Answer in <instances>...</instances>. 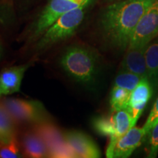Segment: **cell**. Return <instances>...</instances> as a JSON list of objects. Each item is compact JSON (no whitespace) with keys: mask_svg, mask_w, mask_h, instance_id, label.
<instances>
[{"mask_svg":"<svg viewBox=\"0 0 158 158\" xmlns=\"http://www.w3.org/2000/svg\"><path fill=\"white\" fill-rule=\"evenodd\" d=\"M155 0H119L105 8L100 19L102 38L114 48L129 46L134 29Z\"/></svg>","mask_w":158,"mask_h":158,"instance_id":"1","label":"cell"},{"mask_svg":"<svg viewBox=\"0 0 158 158\" xmlns=\"http://www.w3.org/2000/svg\"><path fill=\"white\" fill-rule=\"evenodd\" d=\"M59 64L70 78L84 86H92L98 78L100 70L98 53L81 44L71 45L64 49Z\"/></svg>","mask_w":158,"mask_h":158,"instance_id":"2","label":"cell"},{"mask_svg":"<svg viewBox=\"0 0 158 158\" xmlns=\"http://www.w3.org/2000/svg\"><path fill=\"white\" fill-rule=\"evenodd\" d=\"M89 5L77 7L58 18L34 43L35 52H44L73 35L84 21Z\"/></svg>","mask_w":158,"mask_h":158,"instance_id":"3","label":"cell"},{"mask_svg":"<svg viewBox=\"0 0 158 158\" xmlns=\"http://www.w3.org/2000/svg\"><path fill=\"white\" fill-rule=\"evenodd\" d=\"M16 124H33L51 121L50 114L42 102L18 98H5L1 100Z\"/></svg>","mask_w":158,"mask_h":158,"instance_id":"4","label":"cell"},{"mask_svg":"<svg viewBox=\"0 0 158 158\" xmlns=\"http://www.w3.org/2000/svg\"><path fill=\"white\" fill-rule=\"evenodd\" d=\"M92 2V0H50L31 26L29 40L35 42L61 15L77 7L90 5Z\"/></svg>","mask_w":158,"mask_h":158,"instance_id":"5","label":"cell"},{"mask_svg":"<svg viewBox=\"0 0 158 158\" xmlns=\"http://www.w3.org/2000/svg\"><path fill=\"white\" fill-rule=\"evenodd\" d=\"M158 35V0L142 15L132 34L128 48H143Z\"/></svg>","mask_w":158,"mask_h":158,"instance_id":"6","label":"cell"},{"mask_svg":"<svg viewBox=\"0 0 158 158\" xmlns=\"http://www.w3.org/2000/svg\"><path fill=\"white\" fill-rule=\"evenodd\" d=\"M147 135L143 127H133L129 131L116 141L110 150L106 151V157L109 158H127L144 141Z\"/></svg>","mask_w":158,"mask_h":158,"instance_id":"7","label":"cell"},{"mask_svg":"<svg viewBox=\"0 0 158 158\" xmlns=\"http://www.w3.org/2000/svg\"><path fill=\"white\" fill-rule=\"evenodd\" d=\"M65 141L72 148L77 157L98 158L100 151L92 138L87 134L78 130L64 133Z\"/></svg>","mask_w":158,"mask_h":158,"instance_id":"8","label":"cell"},{"mask_svg":"<svg viewBox=\"0 0 158 158\" xmlns=\"http://www.w3.org/2000/svg\"><path fill=\"white\" fill-rule=\"evenodd\" d=\"M152 94V86L147 78H143L131 92L127 109L136 124Z\"/></svg>","mask_w":158,"mask_h":158,"instance_id":"9","label":"cell"},{"mask_svg":"<svg viewBox=\"0 0 158 158\" xmlns=\"http://www.w3.org/2000/svg\"><path fill=\"white\" fill-rule=\"evenodd\" d=\"M29 64L13 66L4 69L0 73V91L5 95L20 91L21 83Z\"/></svg>","mask_w":158,"mask_h":158,"instance_id":"10","label":"cell"},{"mask_svg":"<svg viewBox=\"0 0 158 158\" xmlns=\"http://www.w3.org/2000/svg\"><path fill=\"white\" fill-rule=\"evenodd\" d=\"M21 151L27 157H48V148L40 135L32 128L27 130L21 137Z\"/></svg>","mask_w":158,"mask_h":158,"instance_id":"11","label":"cell"},{"mask_svg":"<svg viewBox=\"0 0 158 158\" xmlns=\"http://www.w3.org/2000/svg\"><path fill=\"white\" fill-rule=\"evenodd\" d=\"M31 126V128L34 129L44 141L48 148V157L52 152L67 143L64 139V133L54 124L52 120L43 122Z\"/></svg>","mask_w":158,"mask_h":158,"instance_id":"12","label":"cell"},{"mask_svg":"<svg viewBox=\"0 0 158 158\" xmlns=\"http://www.w3.org/2000/svg\"><path fill=\"white\" fill-rule=\"evenodd\" d=\"M146 47L127 48L122 62V70L133 73L143 78H147L145 59Z\"/></svg>","mask_w":158,"mask_h":158,"instance_id":"13","label":"cell"},{"mask_svg":"<svg viewBox=\"0 0 158 158\" xmlns=\"http://www.w3.org/2000/svg\"><path fill=\"white\" fill-rule=\"evenodd\" d=\"M92 127L97 133L110 138L107 150H110L118 139L117 126L114 113L108 116H97L92 120Z\"/></svg>","mask_w":158,"mask_h":158,"instance_id":"14","label":"cell"},{"mask_svg":"<svg viewBox=\"0 0 158 158\" xmlns=\"http://www.w3.org/2000/svg\"><path fill=\"white\" fill-rule=\"evenodd\" d=\"M147 78L152 86L158 88V37L151 41L145 50Z\"/></svg>","mask_w":158,"mask_h":158,"instance_id":"15","label":"cell"},{"mask_svg":"<svg viewBox=\"0 0 158 158\" xmlns=\"http://www.w3.org/2000/svg\"><path fill=\"white\" fill-rule=\"evenodd\" d=\"M16 124L0 101V143L10 142L16 137Z\"/></svg>","mask_w":158,"mask_h":158,"instance_id":"16","label":"cell"},{"mask_svg":"<svg viewBox=\"0 0 158 158\" xmlns=\"http://www.w3.org/2000/svg\"><path fill=\"white\" fill-rule=\"evenodd\" d=\"M131 92L125 89L114 86L110 92V106L112 111L127 109Z\"/></svg>","mask_w":158,"mask_h":158,"instance_id":"17","label":"cell"},{"mask_svg":"<svg viewBox=\"0 0 158 158\" xmlns=\"http://www.w3.org/2000/svg\"><path fill=\"white\" fill-rule=\"evenodd\" d=\"M143 79L141 76L127 70H122L114 80V86L132 92Z\"/></svg>","mask_w":158,"mask_h":158,"instance_id":"18","label":"cell"},{"mask_svg":"<svg viewBox=\"0 0 158 158\" xmlns=\"http://www.w3.org/2000/svg\"><path fill=\"white\" fill-rule=\"evenodd\" d=\"M20 142L17 138L10 142L0 145V157L2 158H19L23 157Z\"/></svg>","mask_w":158,"mask_h":158,"instance_id":"19","label":"cell"},{"mask_svg":"<svg viewBox=\"0 0 158 158\" xmlns=\"http://www.w3.org/2000/svg\"><path fill=\"white\" fill-rule=\"evenodd\" d=\"M149 135L147 152L149 157H155L158 153V122L152 128Z\"/></svg>","mask_w":158,"mask_h":158,"instance_id":"20","label":"cell"},{"mask_svg":"<svg viewBox=\"0 0 158 158\" xmlns=\"http://www.w3.org/2000/svg\"><path fill=\"white\" fill-rule=\"evenodd\" d=\"M158 122V98L156 100V101L154 104L152 109L150 112L149 116H148L147 122L143 126V129L145 130L146 134L148 135L152 128L154 127V125Z\"/></svg>","mask_w":158,"mask_h":158,"instance_id":"21","label":"cell"},{"mask_svg":"<svg viewBox=\"0 0 158 158\" xmlns=\"http://www.w3.org/2000/svg\"><path fill=\"white\" fill-rule=\"evenodd\" d=\"M3 54V47H2V43L1 39H0V60H1L2 56Z\"/></svg>","mask_w":158,"mask_h":158,"instance_id":"22","label":"cell"},{"mask_svg":"<svg viewBox=\"0 0 158 158\" xmlns=\"http://www.w3.org/2000/svg\"><path fill=\"white\" fill-rule=\"evenodd\" d=\"M106 2H116V1H119V0H106Z\"/></svg>","mask_w":158,"mask_h":158,"instance_id":"23","label":"cell"},{"mask_svg":"<svg viewBox=\"0 0 158 158\" xmlns=\"http://www.w3.org/2000/svg\"><path fill=\"white\" fill-rule=\"evenodd\" d=\"M1 94H2V92H1V91H0V95H1Z\"/></svg>","mask_w":158,"mask_h":158,"instance_id":"24","label":"cell"},{"mask_svg":"<svg viewBox=\"0 0 158 158\" xmlns=\"http://www.w3.org/2000/svg\"><path fill=\"white\" fill-rule=\"evenodd\" d=\"M0 145H1V143H0Z\"/></svg>","mask_w":158,"mask_h":158,"instance_id":"25","label":"cell"}]
</instances>
